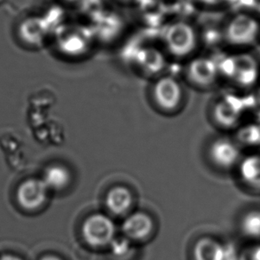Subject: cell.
<instances>
[{"instance_id": "44dd1931", "label": "cell", "mask_w": 260, "mask_h": 260, "mask_svg": "<svg viewBox=\"0 0 260 260\" xmlns=\"http://www.w3.org/2000/svg\"><path fill=\"white\" fill-rule=\"evenodd\" d=\"M117 8H134L141 0H109Z\"/></svg>"}, {"instance_id": "8fae6325", "label": "cell", "mask_w": 260, "mask_h": 260, "mask_svg": "<svg viewBox=\"0 0 260 260\" xmlns=\"http://www.w3.org/2000/svg\"><path fill=\"white\" fill-rule=\"evenodd\" d=\"M153 93L157 105L166 110L175 109L182 101V88L172 77L160 78L155 83Z\"/></svg>"}, {"instance_id": "5b68a950", "label": "cell", "mask_w": 260, "mask_h": 260, "mask_svg": "<svg viewBox=\"0 0 260 260\" xmlns=\"http://www.w3.org/2000/svg\"><path fill=\"white\" fill-rule=\"evenodd\" d=\"M82 236L91 247H104L115 239L116 226L112 219L103 213H94L85 218L82 225Z\"/></svg>"}, {"instance_id": "e0dca14e", "label": "cell", "mask_w": 260, "mask_h": 260, "mask_svg": "<svg viewBox=\"0 0 260 260\" xmlns=\"http://www.w3.org/2000/svg\"><path fill=\"white\" fill-rule=\"evenodd\" d=\"M137 62L145 72L156 73L165 66V58L158 50L148 47L139 51Z\"/></svg>"}, {"instance_id": "4fadbf2b", "label": "cell", "mask_w": 260, "mask_h": 260, "mask_svg": "<svg viewBox=\"0 0 260 260\" xmlns=\"http://www.w3.org/2000/svg\"><path fill=\"white\" fill-rule=\"evenodd\" d=\"M60 46L68 53H80L86 47L89 40L88 29L79 25L64 23L58 28Z\"/></svg>"}, {"instance_id": "30bf717a", "label": "cell", "mask_w": 260, "mask_h": 260, "mask_svg": "<svg viewBox=\"0 0 260 260\" xmlns=\"http://www.w3.org/2000/svg\"><path fill=\"white\" fill-rule=\"evenodd\" d=\"M240 184L250 192L260 193V153L243 155L235 170Z\"/></svg>"}, {"instance_id": "cb8c5ba5", "label": "cell", "mask_w": 260, "mask_h": 260, "mask_svg": "<svg viewBox=\"0 0 260 260\" xmlns=\"http://www.w3.org/2000/svg\"><path fill=\"white\" fill-rule=\"evenodd\" d=\"M0 260H22L19 257L14 256V255H4L0 257Z\"/></svg>"}, {"instance_id": "3957f363", "label": "cell", "mask_w": 260, "mask_h": 260, "mask_svg": "<svg viewBox=\"0 0 260 260\" xmlns=\"http://www.w3.org/2000/svg\"><path fill=\"white\" fill-rule=\"evenodd\" d=\"M223 35L229 46L249 48L260 39V22L250 14H236L225 24Z\"/></svg>"}, {"instance_id": "7a4b0ae2", "label": "cell", "mask_w": 260, "mask_h": 260, "mask_svg": "<svg viewBox=\"0 0 260 260\" xmlns=\"http://www.w3.org/2000/svg\"><path fill=\"white\" fill-rule=\"evenodd\" d=\"M162 39L166 49L174 56L185 57L193 53L198 44V33L186 18H176L167 23Z\"/></svg>"}, {"instance_id": "ffe728a7", "label": "cell", "mask_w": 260, "mask_h": 260, "mask_svg": "<svg viewBox=\"0 0 260 260\" xmlns=\"http://www.w3.org/2000/svg\"><path fill=\"white\" fill-rule=\"evenodd\" d=\"M239 260H260V243H255L240 251Z\"/></svg>"}, {"instance_id": "484cf974", "label": "cell", "mask_w": 260, "mask_h": 260, "mask_svg": "<svg viewBox=\"0 0 260 260\" xmlns=\"http://www.w3.org/2000/svg\"><path fill=\"white\" fill-rule=\"evenodd\" d=\"M164 1H168V0H164Z\"/></svg>"}, {"instance_id": "603a6c76", "label": "cell", "mask_w": 260, "mask_h": 260, "mask_svg": "<svg viewBox=\"0 0 260 260\" xmlns=\"http://www.w3.org/2000/svg\"><path fill=\"white\" fill-rule=\"evenodd\" d=\"M56 3L60 4L63 7L69 8H76L82 0H54Z\"/></svg>"}, {"instance_id": "d6986e66", "label": "cell", "mask_w": 260, "mask_h": 260, "mask_svg": "<svg viewBox=\"0 0 260 260\" xmlns=\"http://www.w3.org/2000/svg\"><path fill=\"white\" fill-rule=\"evenodd\" d=\"M110 248L111 253L116 258H124L128 257L133 250L130 240L127 237L115 238L113 240L112 243H110Z\"/></svg>"}, {"instance_id": "d4e9b609", "label": "cell", "mask_w": 260, "mask_h": 260, "mask_svg": "<svg viewBox=\"0 0 260 260\" xmlns=\"http://www.w3.org/2000/svg\"><path fill=\"white\" fill-rule=\"evenodd\" d=\"M39 260H63L62 258H60V257H57L54 255H46L44 257H41Z\"/></svg>"}, {"instance_id": "5bb4252c", "label": "cell", "mask_w": 260, "mask_h": 260, "mask_svg": "<svg viewBox=\"0 0 260 260\" xmlns=\"http://www.w3.org/2000/svg\"><path fill=\"white\" fill-rule=\"evenodd\" d=\"M153 228L154 222L149 215L143 211H136L124 219L122 230L128 239L141 241L151 234Z\"/></svg>"}, {"instance_id": "52a82bcc", "label": "cell", "mask_w": 260, "mask_h": 260, "mask_svg": "<svg viewBox=\"0 0 260 260\" xmlns=\"http://www.w3.org/2000/svg\"><path fill=\"white\" fill-rule=\"evenodd\" d=\"M193 254L194 260H239L240 251L232 244L203 237L194 244Z\"/></svg>"}, {"instance_id": "7402d4cb", "label": "cell", "mask_w": 260, "mask_h": 260, "mask_svg": "<svg viewBox=\"0 0 260 260\" xmlns=\"http://www.w3.org/2000/svg\"><path fill=\"white\" fill-rule=\"evenodd\" d=\"M193 2L199 7H212L218 5L220 0H193Z\"/></svg>"}, {"instance_id": "8992f818", "label": "cell", "mask_w": 260, "mask_h": 260, "mask_svg": "<svg viewBox=\"0 0 260 260\" xmlns=\"http://www.w3.org/2000/svg\"><path fill=\"white\" fill-rule=\"evenodd\" d=\"M49 191L42 178H29L18 185L15 197L22 209L35 211L46 203Z\"/></svg>"}, {"instance_id": "ac0fdd59", "label": "cell", "mask_w": 260, "mask_h": 260, "mask_svg": "<svg viewBox=\"0 0 260 260\" xmlns=\"http://www.w3.org/2000/svg\"><path fill=\"white\" fill-rule=\"evenodd\" d=\"M240 232L245 238L260 240V209H250L240 218Z\"/></svg>"}, {"instance_id": "9a60e30c", "label": "cell", "mask_w": 260, "mask_h": 260, "mask_svg": "<svg viewBox=\"0 0 260 260\" xmlns=\"http://www.w3.org/2000/svg\"><path fill=\"white\" fill-rule=\"evenodd\" d=\"M134 202L130 190L123 186H116L109 190L106 197V205L113 214L123 215L130 210Z\"/></svg>"}, {"instance_id": "6da1fadb", "label": "cell", "mask_w": 260, "mask_h": 260, "mask_svg": "<svg viewBox=\"0 0 260 260\" xmlns=\"http://www.w3.org/2000/svg\"><path fill=\"white\" fill-rule=\"evenodd\" d=\"M218 64L220 77L223 76L234 83L236 87H252L260 77L258 61L249 53H240L224 57Z\"/></svg>"}, {"instance_id": "9c48e42d", "label": "cell", "mask_w": 260, "mask_h": 260, "mask_svg": "<svg viewBox=\"0 0 260 260\" xmlns=\"http://www.w3.org/2000/svg\"><path fill=\"white\" fill-rule=\"evenodd\" d=\"M52 27L43 14H32L25 17L18 26V36L27 45L38 46L49 37Z\"/></svg>"}, {"instance_id": "2e32d148", "label": "cell", "mask_w": 260, "mask_h": 260, "mask_svg": "<svg viewBox=\"0 0 260 260\" xmlns=\"http://www.w3.org/2000/svg\"><path fill=\"white\" fill-rule=\"evenodd\" d=\"M42 179L49 190L60 191L70 184L71 175L66 167L60 165H53L46 168Z\"/></svg>"}, {"instance_id": "277c9868", "label": "cell", "mask_w": 260, "mask_h": 260, "mask_svg": "<svg viewBox=\"0 0 260 260\" xmlns=\"http://www.w3.org/2000/svg\"><path fill=\"white\" fill-rule=\"evenodd\" d=\"M209 157L215 167L224 172H235L243 153L236 139L217 138L209 147Z\"/></svg>"}, {"instance_id": "ba28073f", "label": "cell", "mask_w": 260, "mask_h": 260, "mask_svg": "<svg viewBox=\"0 0 260 260\" xmlns=\"http://www.w3.org/2000/svg\"><path fill=\"white\" fill-rule=\"evenodd\" d=\"M244 107L240 100L233 96H225L218 100L213 108V117L216 123L223 129L232 130L242 122Z\"/></svg>"}, {"instance_id": "7c38bea8", "label": "cell", "mask_w": 260, "mask_h": 260, "mask_svg": "<svg viewBox=\"0 0 260 260\" xmlns=\"http://www.w3.org/2000/svg\"><path fill=\"white\" fill-rule=\"evenodd\" d=\"M188 76L198 86L210 87L220 77L218 62L208 57L197 58L190 63Z\"/></svg>"}]
</instances>
